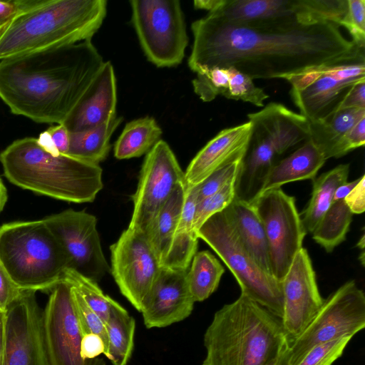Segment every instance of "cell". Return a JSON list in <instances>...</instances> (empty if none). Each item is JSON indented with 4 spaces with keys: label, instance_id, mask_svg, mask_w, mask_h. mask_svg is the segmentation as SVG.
<instances>
[{
    "label": "cell",
    "instance_id": "cb8c5ba5",
    "mask_svg": "<svg viewBox=\"0 0 365 365\" xmlns=\"http://www.w3.org/2000/svg\"><path fill=\"white\" fill-rule=\"evenodd\" d=\"M365 109H341L328 116L309 122L310 140L326 160L346 155L344 140L349 131L362 118Z\"/></svg>",
    "mask_w": 365,
    "mask_h": 365
},
{
    "label": "cell",
    "instance_id": "836d02e7",
    "mask_svg": "<svg viewBox=\"0 0 365 365\" xmlns=\"http://www.w3.org/2000/svg\"><path fill=\"white\" fill-rule=\"evenodd\" d=\"M352 215L344 199L333 201L312 232L313 240L327 252H331L345 240Z\"/></svg>",
    "mask_w": 365,
    "mask_h": 365
},
{
    "label": "cell",
    "instance_id": "e0dca14e",
    "mask_svg": "<svg viewBox=\"0 0 365 365\" xmlns=\"http://www.w3.org/2000/svg\"><path fill=\"white\" fill-rule=\"evenodd\" d=\"M5 314L2 365H48L42 336V310L35 292L22 291Z\"/></svg>",
    "mask_w": 365,
    "mask_h": 365
},
{
    "label": "cell",
    "instance_id": "ee69618b",
    "mask_svg": "<svg viewBox=\"0 0 365 365\" xmlns=\"http://www.w3.org/2000/svg\"><path fill=\"white\" fill-rule=\"evenodd\" d=\"M106 346L103 339L97 334H84L81 344V354L84 359H93L105 354Z\"/></svg>",
    "mask_w": 365,
    "mask_h": 365
},
{
    "label": "cell",
    "instance_id": "f1b7e54d",
    "mask_svg": "<svg viewBox=\"0 0 365 365\" xmlns=\"http://www.w3.org/2000/svg\"><path fill=\"white\" fill-rule=\"evenodd\" d=\"M122 120L123 118L116 115L94 128L69 133L67 155L99 165L108 155L110 138Z\"/></svg>",
    "mask_w": 365,
    "mask_h": 365
},
{
    "label": "cell",
    "instance_id": "3957f363",
    "mask_svg": "<svg viewBox=\"0 0 365 365\" xmlns=\"http://www.w3.org/2000/svg\"><path fill=\"white\" fill-rule=\"evenodd\" d=\"M203 344L201 365H264L289 341L281 319L240 294L215 313Z\"/></svg>",
    "mask_w": 365,
    "mask_h": 365
},
{
    "label": "cell",
    "instance_id": "f5cc1de1",
    "mask_svg": "<svg viewBox=\"0 0 365 365\" xmlns=\"http://www.w3.org/2000/svg\"><path fill=\"white\" fill-rule=\"evenodd\" d=\"M288 351L289 346L280 352L277 356L267 361L264 365H289Z\"/></svg>",
    "mask_w": 365,
    "mask_h": 365
},
{
    "label": "cell",
    "instance_id": "1f68e13d",
    "mask_svg": "<svg viewBox=\"0 0 365 365\" xmlns=\"http://www.w3.org/2000/svg\"><path fill=\"white\" fill-rule=\"evenodd\" d=\"M108 349L105 354L113 365H127L133 351L135 319L118 303L106 322Z\"/></svg>",
    "mask_w": 365,
    "mask_h": 365
},
{
    "label": "cell",
    "instance_id": "9c48e42d",
    "mask_svg": "<svg viewBox=\"0 0 365 365\" xmlns=\"http://www.w3.org/2000/svg\"><path fill=\"white\" fill-rule=\"evenodd\" d=\"M131 21L147 59L159 68L181 63L188 44L178 0H132Z\"/></svg>",
    "mask_w": 365,
    "mask_h": 365
},
{
    "label": "cell",
    "instance_id": "4fadbf2b",
    "mask_svg": "<svg viewBox=\"0 0 365 365\" xmlns=\"http://www.w3.org/2000/svg\"><path fill=\"white\" fill-rule=\"evenodd\" d=\"M42 336L48 365H106L102 358L84 359L83 333L78 318L72 286L62 280L51 291L42 311Z\"/></svg>",
    "mask_w": 365,
    "mask_h": 365
},
{
    "label": "cell",
    "instance_id": "74e56055",
    "mask_svg": "<svg viewBox=\"0 0 365 365\" xmlns=\"http://www.w3.org/2000/svg\"><path fill=\"white\" fill-rule=\"evenodd\" d=\"M351 338L345 336L316 345L295 365H332L343 354Z\"/></svg>",
    "mask_w": 365,
    "mask_h": 365
},
{
    "label": "cell",
    "instance_id": "7dc6e473",
    "mask_svg": "<svg viewBox=\"0 0 365 365\" xmlns=\"http://www.w3.org/2000/svg\"><path fill=\"white\" fill-rule=\"evenodd\" d=\"M51 140L60 154L67 155L69 148V132L63 124L51 125L47 129Z\"/></svg>",
    "mask_w": 365,
    "mask_h": 365
},
{
    "label": "cell",
    "instance_id": "8fae6325",
    "mask_svg": "<svg viewBox=\"0 0 365 365\" xmlns=\"http://www.w3.org/2000/svg\"><path fill=\"white\" fill-rule=\"evenodd\" d=\"M249 202L264 230L271 274L281 282L307 234L295 199L277 187L259 193Z\"/></svg>",
    "mask_w": 365,
    "mask_h": 365
},
{
    "label": "cell",
    "instance_id": "f6af8a7d",
    "mask_svg": "<svg viewBox=\"0 0 365 365\" xmlns=\"http://www.w3.org/2000/svg\"><path fill=\"white\" fill-rule=\"evenodd\" d=\"M36 0L0 1V28L13 19L20 12L31 6Z\"/></svg>",
    "mask_w": 365,
    "mask_h": 365
},
{
    "label": "cell",
    "instance_id": "8992f818",
    "mask_svg": "<svg viewBox=\"0 0 365 365\" xmlns=\"http://www.w3.org/2000/svg\"><path fill=\"white\" fill-rule=\"evenodd\" d=\"M0 262L22 291H48L63 280L69 261L43 219L0 226Z\"/></svg>",
    "mask_w": 365,
    "mask_h": 365
},
{
    "label": "cell",
    "instance_id": "f546056e",
    "mask_svg": "<svg viewBox=\"0 0 365 365\" xmlns=\"http://www.w3.org/2000/svg\"><path fill=\"white\" fill-rule=\"evenodd\" d=\"M349 164H341L314 179L311 198L301 218L306 232L312 233L333 202L339 186L347 181Z\"/></svg>",
    "mask_w": 365,
    "mask_h": 365
},
{
    "label": "cell",
    "instance_id": "6da1fadb",
    "mask_svg": "<svg viewBox=\"0 0 365 365\" xmlns=\"http://www.w3.org/2000/svg\"><path fill=\"white\" fill-rule=\"evenodd\" d=\"M328 21L251 25L213 14L195 21L188 66L195 73L232 66L254 79L289 78L311 68L365 62V48Z\"/></svg>",
    "mask_w": 365,
    "mask_h": 365
},
{
    "label": "cell",
    "instance_id": "b9f144b4",
    "mask_svg": "<svg viewBox=\"0 0 365 365\" xmlns=\"http://www.w3.org/2000/svg\"><path fill=\"white\" fill-rule=\"evenodd\" d=\"M351 108L365 109V80L356 83L349 89L336 110Z\"/></svg>",
    "mask_w": 365,
    "mask_h": 365
},
{
    "label": "cell",
    "instance_id": "bcb514c9",
    "mask_svg": "<svg viewBox=\"0 0 365 365\" xmlns=\"http://www.w3.org/2000/svg\"><path fill=\"white\" fill-rule=\"evenodd\" d=\"M365 143V118L360 120L347 133L344 140L346 153L364 146Z\"/></svg>",
    "mask_w": 365,
    "mask_h": 365
},
{
    "label": "cell",
    "instance_id": "484cf974",
    "mask_svg": "<svg viewBox=\"0 0 365 365\" xmlns=\"http://www.w3.org/2000/svg\"><path fill=\"white\" fill-rule=\"evenodd\" d=\"M225 210L244 246L259 265L271 274L266 235L252 206L248 201L235 197Z\"/></svg>",
    "mask_w": 365,
    "mask_h": 365
},
{
    "label": "cell",
    "instance_id": "603a6c76",
    "mask_svg": "<svg viewBox=\"0 0 365 365\" xmlns=\"http://www.w3.org/2000/svg\"><path fill=\"white\" fill-rule=\"evenodd\" d=\"M192 83L194 92L204 102L222 96L263 107L264 101L269 98L250 77L232 66L204 69L196 73Z\"/></svg>",
    "mask_w": 365,
    "mask_h": 365
},
{
    "label": "cell",
    "instance_id": "4dcf8cb0",
    "mask_svg": "<svg viewBox=\"0 0 365 365\" xmlns=\"http://www.w3.org/2000/svg\"><path fill=\"white\" fill-rule=\"evenodd\" d=\"M162 133V129L153 117L133 120L125 124L115 141L114 156L125 160L147 154L161 140Z\"/></svg>",
    "mask_w": 365,
    "mask_h": 365
},
{
    "label": "cell",
    "instance_id": "7bdbcfd3",
    "mask_svg": "<svg viewBox=\"0 0 365 365\" xmlns=\"http://www.w3.org/2000/svg\"><path fill=\"white\" fill-rule=\"evenodd\" d=\"M353 214H361L365 210V175L359 178L355 187L344 199Z\"/></svg>",
    "mask_w": 365,
    "mask_h": 365
},
{
    "label": "cell",
    "instance_id": "d6a6232c",
    "mask_svg": "<svg viewBox=\"0 0 365 365\" xmlns=\"http://www.w3.org/2000/svg\"><path fill=\"white\" fill-rule=\"evenodd\" d=\"M190 264L187 272L189 291L195 302H202L217 289L225 270L207 250L196 252Z\"/></svg>",
    "mask_w": 365,
    "mask_h": 365
},
{
    "label": "cell",
    "instance_id": "7c38bea8",
    "mask_svg": "<svg viewBox=\"0 0 365 365\" xmlns=\"http://www.w3.org/2000/svg\"><path fill=\"white\" fill-rule=\"evenodd\" d=\"M361 80H365V62L315 67L287 81L300 114L313 121L335 112L349 89Z\"/></svg>",
    "mask_w": 365,
    "mask_h": 365
},
{
    "label": "cell",
    "instance_id": "ac0fdd59",
    "mask_svg": "<svg viewBox=\"0 0 365 365\" xmlns=\"http://www.w3.org/2000/svg\"><path fill=\"white\" fill-rule=\"evenodd\" d=\"M234 23L252 25L292 24L327 21V0H222L209 12Z\"/></svg>",
    "mask_w": 365,
    "mask_h": 365
},
{
    "label": "cell",
    "instance_id": "83f0119b",
    "mask_svg": "<svg viewBox=\"0 0 365 365\" xmlns=\"http://www.w3.org/2000/svg\"><path fill=\"white\" fill-rule=\"evenodd\" d=\"M186 190L180 183L145 234L161 266L170 249L181 215Z\"/></svg>",
    "mask_w": 365,
    "mask_h": 365
},
{
    "label": "cell",
    "instance_id": "f35d334b",
    "mask_svg": "<svg viewBox=\"0 0 365 365\" xmlns=\"http://www.w3.org/2000/svg\"><path fill=\"white\" fill-rule=\"evenodd\" d=\"M73 296L78 318L83 334L93 333L98 335L106 346V354L108 349V335L105 322L86 304L78 291L72 287Z\"/></svg>",
    "mask_w": 365,
    "mask_h": 365
},
{
    "label": "cell",
    "instance_id": "816d5d0a",
    "mask_svg": "<svg viewBox=\"0 0 365 365\" xmlns=\"http://www.w3.org/2000/svg\"><path fill=\"white\" fill-rule=\"evenodd\" d=\"M5 312L0 309V365H2L5 346Z\"/></svg>",
    "mask_w": 365,
    "mask_h": 365
},
{
    "label": "cell",
    "instance_id": "ba28073f",
    "mask_svg": "<svg viewBox=\"0 0 365 365\" xmlns=\"http://www.w3.org/2000/svg\"><path fill=\"white\" fill-rule=\"evenodd\" d=\"M235 277L241 294L282 319L283 294L281 282L265 272L246 249L225 210L211 216L197 230Z\"/></svg>",
    "mask_w": 365,
    "mask_h": 365
},
{
    "label": "cell",
    "instance_id": "7a4b0ae2",
    "mask_svg": "<svg viewBox=\"0 0 365 365\" xmlns=\"http://www.w3.org/2000/svg\"><path fill=\"white\" fill-rule=\"evenodd\" d=\"M91 40L0 61V98L15 115L61 124L104 63Z\"/></svg>",
    "mask_w": 365,
    "mask_h": 365
},
{
    "label": "cell",
    "instance_id": "f907efd6",
    "mask_svg": "<svg viewBox=\"0 0 365 365\" xmlns=\"http://www.w3.org/2000/svg\"><path fill=\"white\" fill-rule=\"evenodd\" d=\"M222 0H196L193 2V6L197 9H204L211 12L216 9L221 4Z\"/></svg>",
    "mask_w": 365,
    "mask_h": 365
},
{
    "label": "cell",
    "instance_id": "ffe728a7",
    "mask_svg": "<svg viewBox=\"0 0 365 365\" xmlns=\"http://www.w3.org/2000/svg\"><path fill=\"white\" fill-rule=\"evenodd\" d=\"M187 272L161 268L140 312L146 328L166 327L192 314L195 302L189 291Z\"/></svg>",
    "mask_w": 365,
    "mask_h": 365
},
{
    "label": "cell",
    "instance_id": "277c9868",
    "mask_svg": "<svg viewBox=\"0 0 365 365\" xmlns=\"http://www.w3.org/2000/svg\"><path fill=\"white\" fill-rule=\"evenodd\" d=\"M106 13V0H36L0 28V61L91 40Z\"/></svg>",
    "mask_w": 365,
    "mask_h": 365
},
{
    "label": "cell",
    "instance_id": "5b68a950",
    "mask_svg": "<svg viewBox=\"0 0 365 365\" xmlns=\"http://www.w3.org/2000/svg\"><path fill=\"white\" fill-rule=\"evenodd\" d=\"M0 163L10 182L61 200L91 202L103 187L99 165L67 155H54L35 138L14 140L0 153Z\"/></svg>",
    "mask_w": 365,
    "mask_h": 365
},
{
    "label": "cell",
    "instance_id": "d6986e66",
    "mask_svg": "<svg viewBox=\"0 0 365 365\" xmlns=\"http://www.w3.org/2000/svg\"><path fill=\"white\" fill-rule=\"evenodd\" d=\"M281 284L283 294L281 320L290 343L304 330L324 302L306 249L302 247L297 253Z\"/></svg>",
    "mask_w": 365,
    "mask_h": 365
},
{
    "label": "cell",
    "instance_id": "52a82bcc",
    "mask_svg": "<svg viewBox=\"0 0 365 365\" xmlns=\"http://www.w3.org/2000/svg\"><path fill=\"white\" fill-rule=\"evenodd\" d=\"M247 118L252 133L236 181V197L249 202L259 192L277 158L308 140L309 122L300 113L274 102L248 113Z\"/></svg>",
    "mask_w": 365,
    "mask_h": 365
},
{
    "label": "cell",
    "instance_id": "db71d44e",
    "mask_svg": "<svg viewBox=\"0 0 365 365\" xmlns=\"http://www.w3.org/2000/svg\"><path fill=\"white\" fill-rule=\"evenodd\" d=\"M8 199L7 190L0 178V213L4 208Z\"/></svg>",
    "mask_w": 365,
    "mask_h": 365
},
{
    "label": "cell",
    "instance_id": "30bf717a",
    "mask_svg": "<svg viewBox=\"0 0 365 365\" xmlns=\"http://www.w3.org/2000/svg\"><path fill=\"white\" fill-rule=\"evenodd\" d=\"M364 327V293L354 280L348 281L324 299L304 330L289 343L288 364H297L316 345L353 337Z\"/></svg>",
    "mask_w": 365,
    "mask_h": 365
},
{
    "label": "cell",
    "instance_id": "7402d4cb",
    "mask_svg": "<svg viewBox=\"0 0 365 365\" xmlns=\"http://www.w3.org/2000/svg\"><path fill=\"white\" fill-rule=\"evenodd\" d=\"M251 133L249 121L220 130L196 154L184 172L185 190L198 185L219 168L246 155Z\"/></svg>",
    "mask_w": 365,
    "mask_h": 365
},
{
    "label": "cell",
    "instance_id": "ab89813d",
    "mask_svg": "<svg viewBox=\"0 0 365 365\" xmlns=\"http://www.w3.org/2000/svg\"><path fill=\"white\" fill-rule=\"evenodd\" d=\"M341 26L349 31L356 46L365 48V0H347Z\"/></svg>",
    "mask_w": 365,
    "mask_h": 365
},
{
    "label": "cell",
    "instance_id": "8d00e7d4",
    "mask_svg": "<svg viewBox=\"0 0 365 365\" xmlns=\"http://www.w3.org/2000/svg\"><path fill=\"white\" fill-rule=\"evenodd\" d=\"M245 156V155H240L219 168L197 185V202L217 192L237 178Z\"/></svg>",
    "mask_w": 365,
    "mask_h": 365
},
{
    "label": "cell",
    "instance_id": "44dd1931",
    "mask_svg": "<svg viewBox=\"0 0 365 365\" xmlns=\"http://www.w3.org/2000/svg\"><path fill=\"white\" fill-rule=\"evenodd\" d=\"M117 86L113 66L105 61L61 123L69 133L94 128L116 115Z\"/></svg>",
    "mask_w": 365,
    "mask_h": 365
},
{
    "label": "cell",
    "instance_id": "681fc988",
    "mask_svg": "<svg viewBox=\"0 0 365 365\" xmlns=\"http://www.w3.org/2000/svg\"><path fill=\"white\" fill-rule=\"evenodd\" d=\"M359 180V178L351 182H346L338 187L334 195L333 201L344 199L349 192L355 187Z\"/></svg>",
    "mask_w": 365,
    "mask_h": 365
},
{
    "label": "cell",
    "instance_id": "5bb4252c",
    "mask_svg": "<svg viewBox=\"0 0 365 365\" xmlns=\"http://www.w3.org/2000/svg\"><path fill=\"white\" fill-rule=\"evenodd\" d=\"M181 182L184 172L170 145L161 139L146 154L142 165L138 187L131 197L133 209L128 228L145 234Z\"/></svg>",
    "mask_w": 365,
    "mask_h": 365
},
{
    "label": "cell",
    "instance_id": "e575fe53",
    "mask_svg": "<svg viewBox=\"0 0 365 365\" xmlns=\"http://www.w3.org/2000/svg\"><path fill=\"white\" fill-rule=\"evenodd\" d=\"M63 280L69 283L78 291L86 304L106 324L112 309L118 302L106 294L98 285L97 282L79 274L72 269L68 268L66 269Z\"/></svg>",
    "mask_w": 365,
    "mask_h": 365
},
{
    "label": "cell",
    "instance_id": "11a10c76",
    "mask_svg": "<svg viewBox=\"0 0 365 365\" xmlns=\"http://www.w3.org/2000/svg\"><path fill=\"white\" fill-rule=\"evenodd\" d=\"M364 245H365L364 235H363L361 236V238L359 240V241L357 243V247H359L361 250H364Z\"/></svg>",
    "mask_w": 365,
    "mask_h": 365
},
{
    "label": "cell",
    "instance_id": "c3c4849f",
    "mask_svg": "<svg viewBox=\"0 0 365 365\" xmlns=\"http://www.w3.org/2000/svg\"><path fill=\"white\" fill-rule=\"evenodd\" d=\"M37 140L39 145L48 153L54 155H60V153L56 150L47 130L40 133Z\"/></svg>",
    "mask_w": 365,
    "mask_h": 365
},
{
    "label": "cell",
    "instance_id": "d4e9b609",
    "mask_svg": "<svg viewBox=\"0 0 365 365\" xmlns=\"http://www.w3.org/2000/svg\"><path fill=\"white\" fill-rule=\"evenodd\" d=\"M325 161L321 151L308 140L271 167L258 194L288 182L314 179Z\"/></svg>",
    "mask_w": 365,
    "mask_h": 365
},
{
    "label": "cell",
    "instance_id": "4316f807",
    "mask_svg": "<svg viewBox=\"0 0 365 365\" xmlns=\"http://www.w3.org/2000/svg\"><path fill=\"white\" fill-rule=\"evenodd\" d=\"M197 203V190L195 186L186 190L180 220L161 267L187 270L190 265L199 239L193 227Z\"/></svg>",
    "mask_w": 365,
    "mask_h": 365
},
{
    "label": "cell",
    "instance_id": "60d3db41",
    "mask_svg": "<svg viewBox=\"0 0 365 365\" xmlns=\"http://www.w3.org/2000/svg\"><path fill=\"white\" fill-rule=\"evenodd\" d=\"M21 292L0 262V309L6 312Z\"/></svg>",
    "mask_w": 365,
    "mask_h": 365
},
{
    "label": "cell",
    "instance_id": "9a60e30c",
    "mask_svg": "<svg viewBox=\"0 0 365 365\" xmlns=\"http://www.w3.org/2000/svg\"><path fill=\"white\" fill-rule=\"evenodd\" d=\"M43 220L67 255L70 269L96 282L110 271L94 215L69 209Z\"/></svg>",
    "mask_w": 365,
    "mask_h": 365
},
{
    "label": "cell",
    "instance_id": "2e32d148",
    "mask_svg": "<svg viewBox=\"0 0 365 365\" xmlns=\"http://www.w3.org/2000/svg\"><path fill=\"white\" fill-rule=\"evenodd\" d=\"M111 274L121 294L140 312L161 266L145 235L127 228L110 246Z\"/></svg>",
    "mask_w": 365,
    "mask_h": 365
},
{
    "label": "cell",
    "instance_id": "d590c367",
    "mask_svg": "<svg viewBox=\"0 0 365 365\" xmlns=\"http://www.w3.org/2000/svg\"><path fill=\"white\" fill-rule=\"evenodd\" d=\"M237 178L217 192L197 202L194 219V230L200 227L213 215L224 210L236 197Z\"/></svg>",
    "mask_w": 365,
    "mask_h": 365
}]
</instances>
